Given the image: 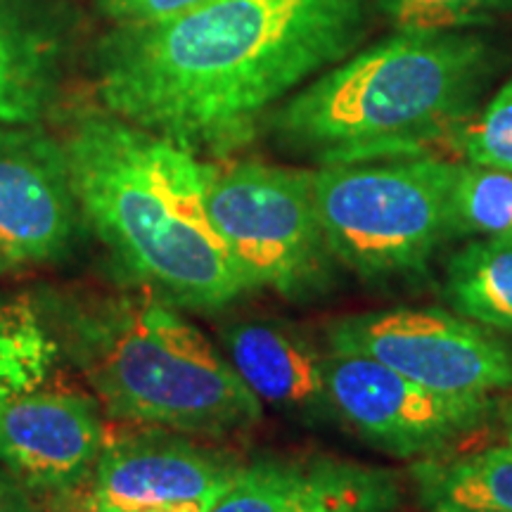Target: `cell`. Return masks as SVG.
<instances>
[{"instance_id":"14","label":"cell","mask_w":512,"mask_h":512,"mask_svg":"<svg viewBox=\"0 0 512 512\" xmlns=\"http://www.w3.org/2000/svg\"><path fill=\"white\" fill-rule=\"evenodd\" d=\"M411 475L430 512H512V446L448 460H420Z\"/></svg>"},{"instance_id":"13","label":"cell","mask_w":512,"mask_h":512,"mask_svg":"<svg viewBox=\"0 0 512 512\" xmlns=\"http://www.w3.org/2000/svg\"><path fill=\"white\" fill-rule=\"evenodd\" d=\"M230 366L261 403L302 418L335 415L325 389V356L297 330L242 320L223 330Z\"/></svg>"},{"instance_id":"25","label":"cell","mask_w":512,"mask_h":512,"mask_svg":"<svg viewBox=\"0 0 512 512\" xmlns=\"http://www.w3.org/2000/svg\"><path fill=\"white\" fill-rule=\"evenodd\" d=\"M88 512H93V510H88Z\"/></svg>"},{"instance_id":"10","label":"cell","mask_w":512,"mask_h":512,"mask_svg":"<svg viewBox=\"0 0 512 512\" xmlns=\"http://www.w3.org/2000/svg\"><path fill=\"white\" fill-rule=\"evenodd\" d=\"M76 209L64 145L34 126L0 124V273L67 252Z\"/></svg>"},{"instance_id":"8","label":"cell","mask_w":512,"mask_h":512,"mask_svg":"<svg viewBox=\"0 0 512 512\" xmlns=\"http://www.w3.org/2000/svg\"><path fill=\"white\" fill-rule=\"evenodd\" d=\"M325 389L339 420L399 458H425L489 420L491 394H444L366 356L325 354Z\"/></svg>"},{"instance_id":"2","label":"cell","mask_w":512,"mask_h":512,"mask_svg":"<svg viewBox=\"0 0 512 512\" xmlns=\"http://www.w3.org/2000/svg\"><path fill=\"white\" fill-rule=\"evenodd\" d=\"M62 145L79 209L152 297L219 309L247 292L207 209L211 164L117 114L83 117Z\"/></svg>"},{"instance_id":"9","label":"cell","mask_w":512,"mask_h":512,"mask_svg":"<svg viewBox=\"0 0 512 512\" xmlns=\"http://www.w3.org/2000/svg\"><path fill=\"white\" fill-rule=\"evenodd\" d=\"M242 463L185 439L181 432L147 427L105 439L93 470L95 512H147L164 508L209 510L235 482Z\"/></svg>"},{"instance_id":"22","label":"cell","mask_w":512,"mask_h":512,"mask_svg":"<svg viewBox=\"0 0 512 512\" xmlns=\"http://www.w3.org/2000/svg\"><path fill=\"white\" fill-rule=\"evenodd\" d=\"M93 510V508H91ZM95 512V510H93ZM147 512H207L204 508H195V505H185V508H164V510H147Z\"/></svg>"},{"instance_id":"5","label":"cell","mask_w":512,"mask_h":512,"mask_svg":"<svg viewBox=\"0 0 512 512\" xmlns=\"http://www.w3.org/2000/svg\"><path fill=\"white\" fill-rule=\"evenodd\" d=\"M458 169L422 155L320 169L313 185L330 254L366 278L420 271L453 238Z\"/></svg>"},{"instance_id":"6","label":"cell","mask_w":512,"mask_h":512,"mask_svg":"<svg viewBox=\"0 0 512 512\" xmlns=\"http://www.w3.org/2000/svg\"><path fill=\"white\" fill-rule=\"evenodd\" d=\"M313 181L316 174L285 166L211 164L207 209L247 290L302 297L323 283L330 247Z\"/></svg>"},{"instance_id":"3","label":"cell","mask_w":512,"mask_h":512,"mask_svg":"<svg viewBox=\"0 0 512 512\" xmlns=\"http://www.w3.org/2000/svg\"><path fill=\"white\" fill-rule=\"evenodd\" d=\"M467 29L399 31L330 67L275 112V131L325 166L413 157L463 126L494 72Z\"/></svg>"},{"instance_id":"18","label":"cell","mask_w":512,"mask_h":512,"mask_svg":"<svg viewBox=\"0 0 512 512\" xmlns=\"http://www.w3.org/2000/svg\"><path fill=\"white\" fill-rule=\"evenodd\" d=\"M399 31H453L508 10L512 0H373Z\"/></svg>"},{"instance_id":"11","label":"cell","mask_w":512,"mask_h":512,"mask_svg":"<svg viewBox=\"0 0 512 512\" xmlns=\"http://www.w3.org/2000/svg\"><path fill=\"white\" fill-rule=\"evenodd\" d=\"M105 422L98 403L76 392L0 399V467L31 494H69L93 477Z\"/></svg>"},{"instance_id":"7","label":"cell","mask_w":512,"mask_h":512,"mask_svg":"<svg viewBox=\"0 0 512 512\" xmlns=\"http://www.w3.org/2000/svg\"><path fill=\"white\" fill-rule=\"evenodd\" d=\"M328 347L366 356L444 394L512 389V347L470 318L446 311L394 309L337 318Z\"/></svg>"},{"instance_id":"23","label":"cell","mask_w":512,"mask_h":512,"mask_svg":"<svg viewBox=\"0 0 512 512\" xmlns=\"http://www.w3.org/2000/svg\"><path fill=\"white\" fill-rule=\"evenodd\" d=\"M505 437H508L510 446H512V406H510V411H508V418H505Z\"/></svg>"},{"instance_id":"16","label":"cell","mask_w":512,"mask_h":512,"mask_svg":"<svg viewBox=\"0 0 512 512\" xmlns=\"http://www.w3.org/2000/svg\"><path fill=\"white\" fill-rule=\"evenodd\" d=\"M50 81L41 41L0 0V124H36L50 98Z\"/></svg>"},{"instance_id":"19","label":"cell","mask_w":512,"mask_h":512,"mask_svg":"<svg viewBox=\"0 0 512 512\" xmlns=\"http://www.w3.org/2000/svg\"><path fill=\"white\" fill-rule=\"evenodd\" d=\"M467 162L512 174V79L498 88L494 100L463 128Z\"/></svg>"},{"instance_id":"15","label":"cell","mask_w":512,"mask_h":512,"mask_svg":"<svg viewBox=\"0 0 512 512\" xmlns=\"http://www.w3.org/2000/svg\"><path fill=\"white\" fill-rule=\"evenodd\" d=\"M444 292L463 318L512 332V233L475 240L453 254Z\"/></svg>"},{"instance_id":"24","label":"cell","mask_w":512,"mask_h":512,"mask_svg":"<svg viewBox=\"0 0 512 512\" xmlns=\"http://www.w3.org/2000/svg\"><path fill=\"white\" fill-rule=\"evenodd\" d=\"M458 512H477V510H458Z\"/></svg>"},{"instance_id":"20","label":"cell","mask_w":512,"mask_h":512,"mask_svg":"<svg viewBox=\"0 0 512 512\" xmlns=\"http://www.w3.org/2000/svg\"><path fill=\"white\" fill-rule=\"evenodd\" d=\"M211 0H98L107 17L124 24H155L202 8Z\"/></svg>"},{"instance_id":"17","label":"cell","mask_w":512,"mask_h":512,"mask_svg":"<svg viewBox=\"0 0 512 512\" xmlns=\"http://www.w3.org/2000/svg\"><path fill=\"white\" fill-rule=\"evenodd\" d=\"M505 233H512V174L460 164L453 190V238H496Z\"/></svg>"},{"instance_id":"4","label":"cell","mask_w":512,"mask_h":512,"mask_svg":"<svg viewBox=\"0 0 512 512\" xmlns=\"http://www.w3.org/2000/svg\"><path fill=\"white\" fill-rule=\"evenodd\" d=\"M72 351L112 418L226 437L261 420L230 361L162 299H119L72 323Z\"/></svg>"},{"instance_id":"1","label":"cell","mask_w":512,"mask_h":512,"mask_svg":"<svg viewBox=\"0 0 512 512\" xmlns=\"http://www.w3.org/2000/svg\"><path fill=\"white\" fill-rule=\"evenodd\" d=\"M368 19L370 0H211L124 24L100 50V98L195 155H226L275 102L354 53Z\"/></svg>"},{"instance_id":"21","label":"cell","mask_w":512,"mask_h":512,"mask_svg":"<svg viewBox=\"0 0 512 512\" xmlns=\"http://www.w3.org/2000/svg\"><path fill=\"white\" fill-rule=\"evenodd\" d=\"M0 512H38L31 491L5 467H0Z\"/></svg>"},{"instance_id":"12","label":"cell","mask_w":512,"mask_h":512,"mask_svg":"<svg viewBox=\"0 0 512 512\" xmlns=\"http://www.w3.org/2000/svg\"><path fill=\"white\" fill-rule=\"evenodd\" d=\"M396 475L332 458L259 460L207 512H392Z\"/></svg>"}]
</instances>
